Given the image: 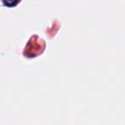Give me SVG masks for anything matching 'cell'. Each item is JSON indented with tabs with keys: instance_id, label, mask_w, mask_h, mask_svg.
<instances>
[{
	"instance_id": "cell-1",
	"label": "cell",
	"mask_w": 125,
	"mask_h": 125,
	"mask_svg": "<svg viewBox=\"0 0 125 125\" xmlns=\"http://www.w3.org/2000/svg\"><path fill=\"white\" fill-rule=\"evenodd\" d=\"M4 3V4H6V5L8 6H13L14 4H16V1L17 0H3Z\"/></svg>"
}]
</instances>
